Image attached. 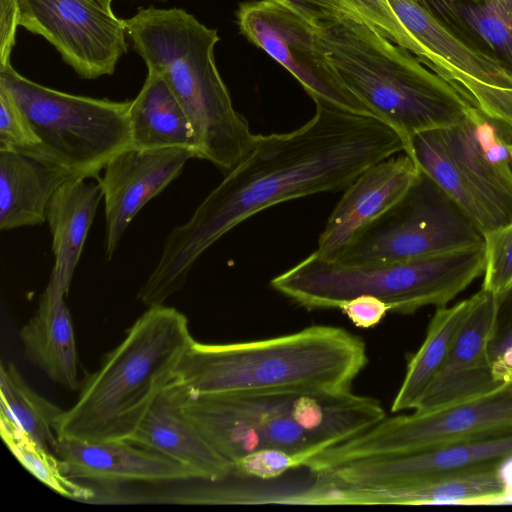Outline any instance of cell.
<instances>
[{
    "label": "cell",
    "mask_w": 512,
    "mask_h": 512,
    "mask_svg": "<svg viewBox=\"0 0 512 512\" xmlns=\"http://www.w3.org/2000/svg\"><path fill=\"white\" fill-rule=\"evenodd\" d=\"M315 113L286 133L256 135L248 154L168 234L137 299L162 305L184 286L198 258L231 229L282 202L345 189L371 165L405 151L402 137L376 116L314 100Z\"/></svg>",
    "instance_id": "6da1fadb"
},
{
    "label": "cell",
    "mask_w": 512,
    "mask_h": 512,
    "mask_svg": "<svg viewBox=\"0 0 512 512\" xmlns=\"http://www.w3.org/2000/svg\"><path fill=\"white\" fill-rule=\"evenodd\" d=\"M368 363L364 341L314 325L268 339L202 343L184 352L172 382L188 394L351 390Z\"/></svg>",
    "instance_id": "7a4b0ae2"
},
{
    "label": "cell",
    "mask_w": 512,
    "mask_h": 512,
    "mask_svg": "<svg viewBox=\"0 0 512 512\" xmlns=\"http://www.w3.org/2000/svg\"><path fill=\"white\" fill-rule=\"evenodd\" d=\"M148 71L160 74L183 107L197 141V158L223 173L250 151L256 135L232 103L217 69V30L181 8H139L124 20Z\"/></svg>",
    "instance_id": "3957f363"
},
{
    "label": "cell",
    "mask_w": 512,
    "mask_h": 512,
    "mask_svg": "<svg viewBox=\"0 0 512 512\" xmlns=\"http://www.w3.org/2000/svg\"><path fill=\"white\" fill-rule=\"evenodd\" d=\"M193 340L183 313L148 307L81 383L75 403L55 421L57 438L126 440Z\"/></svg>",
    "instance_id": "277c9868"
},
{
    "label": "cell",
    "mask_w": 512,
    "mask_h": 512,
    "mask_svg": "<svg viewBox=\"0 0 512 512\" xmlns=\"http://www.w3.org/2000/svg\"><path fill=\"white\" fill-rule=\"evenodd\" d=\"M317 29L344 85L402 137L405 151L415 134L451 127L473 107L367 21L342 18Z\"/></svg>",
    "instance_id": "5b68a950"
},
{
    "label": "cell",
    "mask_w": 512,
    "mask_h": 512,
    "mask_svg": "<svg viewBox=\"0 0 512 512\" xmlns=\"http://www.w3.org/2000/svg\"><path fill=\"white\" fill-rule=\"evenodd\" d=\"M485 269L483 244L389 263L350 264L315 251L275 276L271 287L308 310L338 308L361 295L383 300L390 311L411 314L447 306Z\"/></svg>",
    "instance_id": "8992f818"
},
{
    "label": "cell",
    "mask_w": 512,
    "mask_h": 512,
    "mask_svg": "<svg viewBox=\"0 0 512 512\" xmlns=\"http://www.w3.org/2000/svg\"><path fill=\"white\" fill-rule=\"evenodd\" d=\"M0 85L10 92L38 140L21 153L74 176L98 179L111 158L131 147V100L54 90L22 76L11 64L0 67Z\"/></svg>",
    "instance_id": "52a82bcc"
},
{
    "label": "cell",
    "mask_w": 512,
    "mask_h": 512,
    "mask_svg": "<svg viewBox=\"0 0 512 512\" xmlns=\"http://www.w3.org/2000/svg\"><path fill=\"white\" fill-rule=\"evenodd\" d=\"M304 392H183V410L206 442L233 468L263 448L287 451L302 467L323 451L305 429Z\"/></svg>",
    "instance_id": "ba28073f"
},
{
    "label": "cell",
    "mask_w": 512,
    "mask_h": 512,
    "mask_svg": "<svg viewBox=\"0 0 512 512\" xmlns=\"http://www.w3.org/2000/svg\"><path fill=\"white\" fill-rule=\"evenodd\" d=\"M483 243L479 228L421 171L408 193L361 231L335 260L398 262Z\"/></svg>",
    "instance_id": "9c48e42d"
},
{
    "label": "cell",
    "mask_w": 512,
    "mask_h": 512,
    "mask_svg": "<svg viewBox=\"0 0 512 512\" xmlns=\"http://www.w3.org/2000/svg\"><path fill=\"white\" fill-rule=\"evenodd\" d=\"M512 427V383L487 395L429 412L384 417L363 433L305 464L318 475L366 457L403 453Z\"/></svg>",
    "instance_id": "30bf717a"
},
{
    "label": "cell",
    "mask_w": 512,
    "mask_h": 512,
    "mask_svg": "<svg viewBox=\"0 0 512 512\" xmlns=\"http://www.w3.org/2000/svg\"><path fill=\"white\" fill-rule=\"evenodd\" d=\"M237 21L241 33L292 74L313 101L374 116L340 79L317 27L299 14L269 0L250 1L239 6Z\"/></svg>",
    "instance_id": "8fae6325"
},
{
    "label": "cell",
    "mask_w": 512,
    "mask_h": 512,
    "mask_svg": "<svg viewBox=\"0 0 512 512\" xmlns=\"http://www.w3.org/2000/svg\"><path fill=\"white\" fill-rule=\"evenodd\" d=\"M112 0H19L20 26L44 37L82 79L112 75L127 52Z\"/></svg>",
    "instance_id": "7c38bea8"
},
{
    "label": "cell",
    "mask_w": 512,
    "mask_h": 512,
    "mask_svg": "<svg viewBox=\"0 0 512 512\" xmlns=\"http://www.w3.org/2000/svg\"><path fill=\"white\" fill-rule=\"evenodd\" d=\"M510 458L512 427L423 449L352 460L317 476L333 487L386 491L445 474L498 466Z\"/></svg>",
    "instance_id": "4fadbf2b"
},
{
    "label": "cell",
    "mask_w": 512,
    "mask_h": 512,
    "mask_svg": "<svg viewBox=\"0 0 512 512\" xmlns=\"http://www.w3.org/2000/svg\"><path fill=\"white\" fill-rule=\"evenodd\" d=\"M441 132L486 214L489 232L512 221V131L472 107L460 122Z\"/></svg>",
    "instance_id": "5bb4252c"
},
{
    "label": "cell",
    "mask_w": 512,
    "mask_h": 512,
    "mask_svg": "<svg viewBox=\"0 0 512 512\" xmlns=\"http://www.w3.org/2000/svg\"><path fill=\"white\" fill-rule=\"evenodd\" d=\"M195 158L184 148L129 147L109 160L98 178L105 205V254L110 260L133 218Z\"/></svg>",
    "instance_id": "9a60e30c"
},
{
    "label": "cell",
    "mask_w": 512,
    "mask_h": 512,
    "mask_svg": "<svg viewBox=\"0 0 512 512\" xmlns=\"http://www.w3.org/2000/svg\"><path fill=\"white\" fill-rule=\"evenodd\" d=\"M421 174L405 152L381 160L346 188L319 235L316 253L335 260L367 226L395 206Z\"/></svg>",
    "instance_id": "2e32d148"
},
{
    "label": "cell",
    "mask_w": 512,
    "mask_h": 512,
    "mask_svg": "<svg viewBox=\"0 0 512 512\" xmlns=\"http://www.w3.org/2000/svg\"><path fill=\"white\" fill-rule=\"evenodd\" d=\"M457 334L443 367L428 387L415 412L423 413L492 393L505 384L494 376L488 343L496 296L481 288Z\"/></svg>",
    "instance_id": "e0dca14e"
},
{
    "label": "cell",
    "mask_w": 512,
    "mask_h": 512,
    "mask_svg": "<svg viewBox=\"0 0 512 512\" xmlns=\"http://www.w3.org/2000/svg\"><path fill=\"white\" fill-rule=\"evenodd\" d=\"M71 479L102 484L132 481L176 482L198 479L185 465L127 440L85 441L59 439L52 447Z\"/></svg>",
    "instance_id": "ac0fdd59"
},
{
    "label": "cell",
    "mask_w": 512,
    "mask_h": 512,
    "mask_svg": "<svg viewBox=\"0 0 512 512\" xmlns=\"http://www.w3.org/2000/svg\"><path fill=\"white\" fill-rule=\"evenodd\" d=\"M126 440L185 465L198 479L217 482L233 473L232 465L206 442L185 414L182 391L172 380Z\"/></svg>",
    "instance_id": "d6986e66"
},
{
    "label": "cell",
    "mask_w": 512,
    "mask_h": 512,
    "mask_svg": "<svg viewBox=\"0 0 512 512\" xmlns=\"http://www.w3.org/2000/svg\"><path fill=\"white\" fill-rule=\"evenodd\" d=\"M66 293L48 282L33 317L20 329L25 357L54 383L79 389V357Z\"/></svg>",
    "instance_id": "ffe728a7"
},
{
    "label": "cell",
    "mask_w": 512,
    "mask_h": 512,
    "mask_svg": "<svg viewBox=\"0 0 512 512\" xmlns=\"http://www.w3.org/2000/svg\"><path fill=\"white\" fill-rule=\"evenodd\" d=\"M74 177L17 150L0 147V229L42 224L54 193Z\"/></svg>",
    "instance_id": "44dd1931"
},
{
    "label": "cell",
    "mask_w": 512,
    "mask_h": 512,
    "mask_svg": "<svg viewBox=\"0 0 512 512\" xmlns=\"http://www.w3.org/2000/svg\"><path fill=\"white\" fill-rule=\"evenodd\" d=\"M501 465L434 477L386 491L345 488L348 504H486L507 499L509 485Z\"/></svg>",
    "instance_id": "7402d4cb"
},
{
    "label": "cell",
    "mask_w": 512,
    "mask_h": 512,
    "mask_svg": "<svg viewBox=\"0 0 512 512\" xmlns=\"http://www.w3.org/2000/svg\"><path fill=\"white\" fill-rule=\"evenodd\" d=\"M102 197L99 183L74 177L57 189L48 204L46 221L52 235L54 254L48 282L66 294Z\"/></svg>",
    "instance_id": "603a6c76"
},
{
    "label": "cell",
    "mask_w": 512,
    "mask_h": 512,
    "mask_svg": "<svg viewBox=\"0 0 512 512\" xmlns=\"http://www.w3.org/2000/svg\"><path fill=\"white\" fill-rule=\"evenodd\" d=\"M131 147L184 148L197 158V141L190 121L164 78L148 71L129 110Z\"/></svg>",
    "instance_id": "cb8c5ba5"
},
{
    "label": "cell",
    "mask_w": 512,
    "mask_h": 512,
    "mask_svg": "<svg viewBox=\"0 0 512 512\" xmlns=\"http://www.w3.org/2000/svg\"><path fill=\"white\" fill-rule=\"evenodd\" d=\"M418 4L512 72V0H420Z\"/></svg>",
    "instance_id": "d4e9b609"
},
{
    "label": "cell",
    "mask_w": 512,
    "mask_h": 512,
    "mask_svg": "<svg viewBox=\"0 0 512 512\" xmlns=\"http://www.w3.org/2000/svg\"><path fill=\"white\" fill-rule=\"evenodd\" d=\"M474 295L452 306L436 308L426 337L408 362L391 412L415 409L443 367L448 353L474 305Z\"/></svg>",
    "instance_id": "484cf974"
},
{
    "label": "cell",
    "mask_w": 512,
    "mask_h": 512,
    "mask_svg": "<svg viewBox=\"0 0 512 512\" xmlns=\"http://www.w3.org/2000/svg\"><path fill=\"white\" fill-rule=\"evenodd\" d=\"M484 234L489 223L484 210L450 155L441 129L415 134L405 151Z\"/></svg>",
    "instance_id": "4316f807"
},
{
    "label": "cell",
    "mask_w": 512,
    "mask_h": 512,
    "mask_svg": "<svg viewBox=\"0 0 512 512\" xmlns=\"http://www.w3.org/2000/svg\"><path fill=\"white\" fill-rule=\"evenodd\" d=\"M0 413L44 448H52L57 441L55 421L63 412L33 390L12 362L0 366Z\"/></svg>",
    "instance_id": "83f0119b"
},
{
    "label": "cell",
    "mask_w": 512,
    "mask_h": 512,
    "mask_svg": "<svg viewBox=\"0 0 512 512\" xmlns=\"http://www.w3.org/2000/svg\"><path fill=\"white\" fill-rule=\"evenodd\" d=\"M0 431L4 443L22 466L50 489L64 497L81 501H88L95 496L92 489L65 474L62 461L55 454L39 445L2 413Z\"/></svg>",
    "instance_id": "f1b7e54d"
},
{
    "label": "cell",
    "mask_w": 512,
    "mask_h": 512,
    "mask_svg": "<svg viewBox=\"0 0 512 512\" xmlns=\"http://www.w3.org/2000/svg\"><path fill=\"white\" fill-rule=\"evenodd\" d=\"M496 296L488 352L495 378L512 383V281Z\"/></svg>",
    "instance_id": "f546056e"
},
{
    "label": "cell",
    "mask_w": 512,
    "mask_h": 512,
    "mask_svg": "<svg viewBox=\"0 0 512 512\" xmlns=\"http://www.w3.org/2000/svg\"><path fill=\"white\" fill-rule=\"evenodd\" d=\"M483 289L495 295L512 281V221L484 234Z\"/></svg>",
    "instance_id": "4dcf8cb0"
},
{
    "label": "cell",
    "mask_w": 512,
    "mask_h": 512,
    "mask_svg": "<svg viewBox=\"0 0 512 512\" xmlns=\"http://www.w3.org/2000/svg\"><path fill=\"white\" fill-rule=\"evenodd\" d=\"M302 467V462L295 455L276 448L256 450L233 465V473L241 477L272 480L289 470Z\"/></svg>",
    "instance_id": "1f68e13d"
},
{
    "label": "cell",
    "mask_w": 512,
    "mask_h": 512,
    "mask_svg": "<svg viewBox=\"0 0 512 512\" xmlns=\"http://www.w3.org/2000/svg\"><path fill=\"white\" fill-rule=\"evenodd\" d=\"M38 140L10 92L0 85V147L25 151Z\"/></svg>",
    "instance_id": "d6a6232c"
},
{
    "label": "cell",
    "mask_w": 512,
    "mask_h": 512,
    "mask_svg": "<svg viewBox=\"0 0 512 512\" xmlns=\"http://www.w3.org/2000/svg\"><path fill=\"white\" fill-rule=\"evenodd\" d=\"M299 14L316 27L342 18L369 22L354 0H269Z\"/></svg>",
    "instance_id": "836d02e7"
},
{
    "label": "cell",
    "mask_w": 512,
    "mask_h": 512,
    "mask_svg": "<svg viewBox=\"0 0 512 512\" xmlns=\"http://www.w3.org/2000/svg\"><path fill=\"white\" fill-rule=\"evenodd\" d=\"M369 23L385 38L409 51L411 39L387 0H354Z\"/></svg>",
    "instance_id": "e575fe53"
},
{
    "label": "cell",
    "mask_w": 512,
    "mask_h": 512,
    "mask_svg": "<svg viewBox=\"0 0 512 512\" xmlns=\"http://www.w3.org/2000/svg\"><path fill=\"white\" fill-rule=\"evenodd\" d=\"M340 309L356 327L362 329L376 326L390 311L387 303L371 295L357 296L345 302Z\"/></svg>",
    "instance_id": "d590c367"
},
{
    "label": "cell",
    "mask_w": 512,
    "mask_h": 512,
    "mask_svg": "<svg viewBox=\"0 0 512 512\" xmlns=\"http://www.w3.org/2000/svg\"><path fill=\"white\" fill-rule=\"evenodd\" d=\"M18 26H20L19 0H0V67L10 64Z\"/></svg>",
    "instance_id": "8d00e7d4"
},
{
    "label": "cell",
    "mask_w": 512,
    "mask_h": 512,
    "mask_svg": "<svg viewBox=\"0 0 512 512\" xmlns=\"http://www.w3.org/2000/svg\"><path fill=\"white\" fill-rule=\"evenodd\" d=\"M509 153H510V158L512 161V141L509 143Z\"/></svg>",
    "instance_id": "74e56055"
},
{
    "label": "cell",
    "mask_w": 512,
    "mask_h": 512,
    "mask_svg": "<svg viewBox=\"0 0 512 512\" xmlns=\"http://www.w3.org/2000/svg\"><path fill=\"white\" fill-rule=\"evenodd\" d=\"M413 1L416 2V3H419L420 0H413Z\"/></svg>",
    "instance_id": "f35d334b"
},
{
    "label": "cell",
    "mask_w": 512,
    "mask_h": 512,
    "mask_svg": "<svg viewBox=\"0 0 512 512\" xmlns=\"http://www.w3.org/2000/svg\"><path fill=\"white\" fill-rule=\"evenodd\" d=\"M473 1H478V0H473Z\"/></svg>",
    "instance_id": "ab89813d"
}]
</instances>
